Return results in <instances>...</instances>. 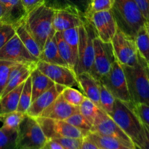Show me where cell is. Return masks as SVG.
Instances as JSON below:
<instances>
[{"label": "cell", "mask_w": 149, "mask_h": 149, "mask_svg": "<svg viewBox=\"0 0 149 149\" xmlns=\"http://www.w3.org/2000/svg\"><path fill=\"white\" fill-rule=\"evenodd\" d=\"M111 11L118 29L132 38L147 22L134 0H114Z\"/></svg>", "instance_id": "obj_1"}, {"label": "cell", "mask_w": 149, "mask_h": 149, "mask_svg": "<svg viewBox=\"0 0 149 149\" xmlns=\"http://www.w3.org/2000/svg\"><path fill=\"white\" fill-rule=\"evenodd\" d=\"M146 61L138 54V62L133 66L123 65L131 104L149 106V78L146 70Z\"/></svg>", "instance_id": "obj_2"}, {"label": "cell", "mask_w": 149, "mask_h": 149, "mask_svg": "<svg viewBox=\"0 0 149 149\" xmlns=\"http://www.w3.org/2000/svg\"><path fill=\"white\" fill-rule=\"evenodd\" d=\"M110 116L132 140L135 146L141 142L143 125L134 111L131 103L115 99L113 112Z\"/></svg>", "instance_id": "obj_3"}, {"label": "cell", "mask_w": 149, "mask_h": 149, "mask_svg": "<svg viewBox=\"0 0 149 149\" xmlns=\"http://www.w3.org/2000/svg\"><path fill=\"white\" fill-rule=\"evenodd\" d=\"M55 10L45 4L39 6L26 15L25 24L29 33L42 50L52 31Z\"/></svg>", "instance_id": "obj_4"}, {"label": "cell", "mask_w": 149, "mask_h": 149, "mask_svg": "<svg viewBox=\"0 0 149 149\" xmlns=\"http://www.w3.org/2000/svg\"><path fill=\"white\" fill-rule=\"evenodd\" d=\"M78 61L76 74L77 76L90 71L94 59V39L97 33L89 20L86 18L82 25L79 27Z\"/></svg>", "instance_id": "obj_5"}, {"label": "cell", "mask_w": 149, "mask_h": 149, "mask_svg": "<svg viewBox=\"0 0 149 149\" xmlns=\"http://www.w3.org/2000/svg\"><path fill=\"white\" fill-rule=\"evenodd\" d=\"M17 149H42L47 142L35 118L26 114L17 130Z\"/></svg>", "instance_id": "obj_6"}, {"label": "cell", "mask_w": 149, "mask_h": 149, "mask_svg": "<svg viewBox=\"0 0 149 149\" xmlns=\"http://www.w3.org/2000/svg\"><path fill=\"white\" fill-rule=\"evenodd\" d=\"M116 60L111 43L102 42L97 36L95 38L94 59L89 73L99 81L110 71Z\"/></svg>", "instance_id": "obj_7"}, {"label": "cell", "mask_w": 149, "mask_h": 149, "mask_svg": "<svg viewBox=\"0 0 149 149\" xmlns=\"http://www.w3.org/2000/svg\"><path fill=\"white\" fill-rule=\"evenodd\" d=\"M114 97L127 103H130L126 77L122 64L115 61L110 71L99 81Z\"/></svg>", "instance_id": "obj_8"}, {"label": "cell", "mask_w": 149, "mask_h": 149, "mask_svg": "<svg viewBox=\"0 0 149 149\" xmlns=\"http://www.w3.org/2000/svg\"><path fill=\"white\" fill-rule=\"evenodd\" d=\"M111 43L116 61L119 63L128 66H133L138 63V52L134 38L117 29Z\"/></svg>", "instance_id": "obj_9"}, {"label": "cell", "mask_w": 149, "mask_h": 149, "mask_svg": "<svg viewBox=\"0 0 149 149\" xmlns=\"http://www.w3.org/2000/svg\"><path fill=\"white\" fill-rule=\"evenodd\" d=\"M0 60L32 66H36L39 61L29 52L16 33L0 49Z\"/></svg>", "instance_id": "obj_10"}, {"label": "cell", "mask_w": 149, "mask_h": 149, "mask_svg": "<svg viewBox=\"0 0 149 149\" xmlns=\"http://www.w3.org/2000/svg\"><path fill=\"white\" fill-rule=\"evenodd\" d=\"M91 132L116 138L130 148L135 149V146L132 140L118 126L113 119L105 113L102 109H100L95 119Z\"/></svg>", "instance_id": "obj_11"}, {"label": "cell", "mask_w": 149, "mask_h": 149, "mask_svg": "<svg viewBox=\"0 0 149 149\" xmlns=\"http://www.w3.org/2000/svg\"><path fill=\"white\" fill-rule=\"evenodd\" d=\"M36 68L55 84L65 87H74V86H77L79 87L77 74L69 67L39 61Z\"/></svg>", "instance_id": "obj_12"}, {"label": "cell", "mask_w": 149, "mask_h": 149, "mask_svg": "<svg viewBox=\"0 0 149 149\" xmlns=\"http://www.w3.org/2000/svg\"><path fill=\"white\" fill-rule=\"evenodd\" d=\"M87 19L92 23L97 37L102 42H111L118 28L111 10L96 12Z\"/></svg>", "instance_id": "obj_13"}, {"label": "cell", "mask_w": 149, "mask_h": 149, "mask_svg": "<svg viewBox=\"0 0 149 149\" xmlns=\"http://www.w3.org/2000/svg\"><path fill=\"white\" fill-rule=\"evenodd\" d=\"M65 87V86L58 84H54L51 88L45 91L32 101L30 107L26 112V114L33 118L40 116L43 111L56 100Z\"/></svg>", "instance_id": "obj_14"}, {"label": "cell", "mask_w": 149, "mask_h": 149, "mask_svg": "<svg viewBox=\"0 0 149 149\" xmlns=\"http://www.w3.org/2000/svg\"><path fill=\"white\" fill-rule=\"evenodd\" d=\"M0 3L3 7V15L0 23L16 28L25 20L27 13L21 0H0Z\"/></svg>", "instance_id": "obj_15"}, {"label": "cell", "mask_w": 149, "mask_h": 149, "mask_svg": "<svg viewBox=\"0 0 149 149\" xmlns=\"http://www.w3.org/2000/svg\"><path fill=\"white\" fill-rule=\"evenodd\" d=\"M79 111V107L68 103L60 95L50 106L43 111L39 116L49 117L56 120H65L71 115Z\"/></svg>", "instance_id": "obj_16"}, {"label": "cell", "mask_w": 149, "mask_h": 149, "mask_svg": "<svg viewBox=\"0 0 149 149\" xmlns=\"http://www.w3.org/2000/svg\"><path fill=\"white\" fill-rule=\"evenodd\" d=\"M47 7L54 10H64L85 17L89 7L87 0H45Z\"/></svg>", "instance_id": "obj_17"}, {"label": "cell", "mask_w": 149, "mask_h": 149, "mask_svg": "<svg viewBox=\"0 0 149 149\" xmlns=\"http://www.w3.org/2000/svg\"><path fill=\"white\" fill-rule=\"evenodd\" d=\"M85 20V17L70 12L55 10L52 28L56 32H62L71 28L79 27Z\"/></svg>", "instance_id": "obj_18"}, {"label": "cell", "mask_w": 149, "mask_h": 149, "mask_svg": "<svg viewBox=\"0 0 149 149\" xmlns=\"http://www.w3.org/2000/svg\"><path fill=\"white\" fill-rule=\"evenodd\" d=\"M79 87L86 97L99 106L100 103V83L89 72H84L77 75Z\"/></svg>", "instance_id": "obj_19"}, {"label": "cell", "mask_w": 149, "mask_h": 149, "mask_svg": "<svg viewBox=\"0 0 149 149\" xmlns=\"http://www.w3.org/2000/svg\"><path fill=\"white\" fill-rule=\"evenodd\" d=\"M36 68V66L32 65H23V64H16L13 67L9 76L8 81L7 83L5 88L3 90L0 97L5 95L11 90H14L20 84L25 82L26 79L31 74L32 71Z\"/></svg>", "instance_id": "obj_20"}, {"label": "cell", "mask_w": 149, "mask_h": 149, "mask_svg": "<svg viewBox=\"0 0 149 149\" xmlns=\"http://www.w3.org/2000/svg\"><path fill=\"white\" fill-rule=\"evenodd\" d=\"M55 32L56 31L53 29L49 36H48L41 52L39 60V61H43L47 63L67 66L65 63L60 55L56 38H55Z\"/></svg>", "instance_id": "obj_21"}, {"label": "cell", "mask_w": 149, "mask_h": 149, "mask_svg": "<svg viewBox=\"0 0 149 149\" xmlns=\"http://www.w3.org/2000/svg\"><path fill=\"white\" fill-rule=\"evenodd\" d=\"M31 78L32 86V101L55 84L37 68L32 71Z\"/></svg>", "instance_id": "obj_22"}, {"label": "cell", "mask_w": 149, "mask_h": 149, "mask_svg": "<svg viewBox=\"0 0 149 149\" xmlns=\"http://www.w3.org/2000/svg\"><path fill=\"white\" fill-rule=\"evenodd\" d=\"M54 133L55 138H83L87 136L90 132L80 130L64 120L54 121Z\"/></svg>", "instance_id": "obj_23"}, {"label": "cell", "mask_w": 149, "mask_h": 149, "mask_svg": "<svg viewBox=\"0 0 149 149\" xmlns=\"http://www.w3.org/2000/svg\"><path fill=\"white\" fill-rule=\"evenodd\" d=\"M23 84L24 83L20 84L5 95L0 97V116L17 111Z\"/></svg>", "instance_id": "obj_24"}, {"label": "cell", "mask_w": 149, "mask_h": 149, "mask_svg": "<svg viewBox=\"0 0 149 149\" xmlns=\"http://www.w3.org/2000/svg\"><path fill=\"white\" fill-rule=\"evenodd\" d=\"M57 45H58V51L61 57L65 63L66 65L71 69L74 70L76 73V68L77 65V57L76 56L71 47L66 43L63 38L61 32H55Z\"/></svg>", "instance_id": "obj_25"}, {"label": "cell", "mask_w": 149, "mask_h": 149, "mask_svg": "<svg viewBox=\"0 0 149 149\" xmlns=\"http://www.w3.org/2000/svg\"><path fill=\"white\" fill-rule=\"evenodd\" d=\"M15 31L16 34L17 35L20 41L23 42L26 49L29 51V52L39 59L42 50L36 42V41L34 40L33 36L31 35V33L28 31L24 20L15 28Z\"/></svg>", "instance_id": "obj_26"}, {"label": "cell", "mask_w": 149, "mask_h": 149, "mask_svg": "<svg viewBox=\"0 0 149 149\" xmlns=\"http://www.w3.org/2000/svg\"><path fill=\"white\" fill-rule=\"evenodd\" d=\"M89 139L95 143L100 148L104 149H132L116 138L105 136L90 132L87 135Z\"/></svg>", "instance_id": "obj_27"}, {"label": "cell", "mask_w": 149, "mask_h": 149, "mask_svg": "<svg viewBox=\"0 0 149 149\" xmlns=\"http://www.w3.org/2000/svg\"><path fill=\"white\" fill-rule=\"evenodd\" d=\"M134 39L138 54L148 62L149 61V33L146 25L138 30Z\"/></svg>", "instance_id": "obj_28"}, {"label": "cell", "mask_w": 149, "mask_h": 149, "mask_svg": "<svg viewBox=\"0 0 149 149\" xmlns=\"http://www.w3.org/2000/svg\"><path fill=\"white\" fill-rule=\"evenodd\" d=\"M32 103V86L31 76L25 81L20 96V100L17 111L26 113Z\"/></svg>", "instance_id": "obj_29"}, {"label": "cell", "mask_w": 149, "mask_h": 149, "mask_svg": "<svg viewBox=\"0 0 149 149\" xmlns=\"http://www.w3.org/2000/svg\"><path fill=\"white\" fill-rule=\"evenodd\" d=\"M26 113L17 111L0 116V122L2 123L1 127L9 130H17L20 122Z\"/></svg>", "instance_id": "obj_30"}, {"label": "cell", "mask_w": 149, "mask_h": 149, "mask_svg": "<svg viewBox=\"0 0 149 149\" xmlns=\"http://www.w3.org/2000/svg\"><path fill=\"white\" fill-rule=\"evenodd\" d=\"M115 97L106 87L100 84V103L99 107L109 116L113 112L115 103Z\"/></svg>", "instance_id": "obj_31"}, {"label": "cell", "mask_w": 149, "mask_h": 149, "mask_svg": "<svg viewBox=\"0 0 149 149\" xmlns=\"http://www.w3.org/2000/svg\"><path fill=\"white\" fill-rule=\"evenodd\" d=\"M17 130L0 127V149H17Z\"/></svg>", "instance_id": "obj_32"}, {"label": "cell", "mask_w": 149, "mask_h": 149, "mask_svg": "<svg viewBox=\"0 0 149 149\" xmlns=\"http://www.w3.org/2000/svg\"><path fill=\"white\" fill-rule=\"evenodd\" d=\"M100 109V107L97 105L93 103L87 97H85L81 105L79 106L80 113L82 114L90 123H92V125L94 122L95 119L97 116Z\"/></svg>", "instance_id": "obj_33"}, {"label": "cell", "mask_w": 149, "mask_h": 149, "mask_svg": "<svg viewBox=\"0 0 149 149\" xmlns=\"http://www.w3.org/2000/svg\"><path fill=\"white\" fill-rule=\"evenodd\" d=\"M61 95L65 101L72 106L77 107L81 105L86 97L82 93L72 87H65Z\"/></svg>", "instance_id": "obj_34"}, {"label": "cell", "mask_w": 149, "mask_h": 149, "mask_svg": "<svg viewBox=\"0 0 149 149\" xmlns=\"http://www.w3.org/2000/svg\"><path fill=\"white\" fill-rule=\"evenodd\" d=\"M63 38L69 45L75 53L78 59V48L79 41V27L71 28L61 32Z\"/></svg>", "instance_id": "obj_35"}, {"label": "cell", "mask_w": 149, "mask_h": 149, "mask_svg": "<svg viewBox=\"0 0 149 149\" xmlns=\"http://www.w3.org/2000/svg\"><path fill=\"white\" fill-rule=\"evenodd\" d=\"M64 121L71 124L73 126L87 132H91L92 127H93L92 123H90L82 114H81L79 111L72 114L70 117Z\"/></svg>", "instance_id": "obj_36"}, {"label": "cell", "mask_w": 149, "mask_h": 149, "mask_svg": "<svg viewBox=\"0 0 149 149\" xmlns=\"http://www.w3.org/2000/svg\"><path fill=\"white\" fill-rule=\"evenodd\" d=\"M16 64L12 61L0 60V96L7 85L11 69Z\"/></svg>", "instance_id": "obj_37"}, {"label": "cell", "mask_w": 149, "mask_h": 149, "mask_svg": "<svg viewBox=\"0 0 149 149\" xmlns=\"http://www.w3.org/2000/svg\"><path fill=\"white\" fill-rule=\"evenodd\" d=\"M114 0H92L89 4L88 10L85 15V18L90 17L96 12L110 10L112 8Z\"/></svg>", "instance_id": "obj_38"}, {"label": "cell", "mask_w": 149, "mask_h": 149, "mask_svg": "<svg viewBox=\"0 0 149 149\" xmlns=\"http://www.w3.org/2000/svg\"><path fill=\"white\" fill-rule=\"evenodd\" d=\"M35 119L37 121L42 132H44L47 140L54 139L55 133H54L53 127L55 119L49 117H45V116H38Z\"/></svg>", "instance_id": "obj_39"}, {"label": "cell", "mask_w": 149, "mask_h": 149, "mask_svg": "<svg viewBox=\"0 0 149 149\" xmlns=\"http://www.w3.org/2000/svg\"><path fill=\"white\" fill-rule=\"evenodd\" d=\"M16 33L15 28L12 25L0 23V49Z\"/></svg>", "instance_id": "obj_40"}, {"label": "cell", "mask_w": 149, "mask_h": 149, "mask_svg": "<svg viewBox=\"0 0 149 149\" xmlns=\"http://www.w3.org/2000/svg\"><path fill=\"white\" fill-rule=\"evenodd\" d=\"M132 109L143 124L149 127V106L145 103L132 104Z\"/></svg>", "instance_id": "obj_41"}, {"label": "cell", "mask_w": 149, "mask_h": 149, "mask_svg": "<svg viewBox=\"0 0 149 149\" xmlns=\"http://www.w3.org/2000/svg\"><path fill=\"white\" fill-rule=\"evenodd\" d=\"M81 139L82 138H57L53 140L58 141L62 145L64 149H80Z\"/></svg>", "instance_id": "obj_42"}, {"label": "cell", "mask_w": 149, "mask_h": 149, "mask_svg": "<svg viewBox=\"0 0 149 149\" xmlns=\"http://www.w3.org/2000/svg\"><path fill=\"white\" fill-rule=\"evenodd\" d=\"M143 125V133L141 142L135 146V149H149V127L145 124Z\"/></svg>", "instance_id": "obj_43"}, {"label": "cell", "mask_w": 149, "mask_h": 149, "mask_svg": "<svg viewBox=\"0 0 149 149\" xmlns=\"http://www.w3.org/2000/svg\"><path fill=\"white\" fill-rule=\"evenodd\" d=\"M27 14L39 6L45 4V0H21Z\"/></svg>", "instance_id": "obj_44"}, {"label": "cell", "mask_w": 149, "mask_h": 149, "mask_svg": "<svg viewBox=\"0 0 149 149\" xmlns=\"http://www.w3.org/2000/svg\"><path fill=\"white\" fill-rule=\"evenodd\" d=\"M142 12L147 22H149V0H134Z\"/></svg>", "instance_id": "obj_45"}, {"label": "cell", "mask_w": 149, "mask_h": 149, "mask_svg": "<svg viewBox=\"0 0 149 149\" xmlns=\"http://www.w3.org/2000/svg\"><path fill=\"white\" fill-rule=\"evenodd\" d=\"M80 149H99V148L93 141L85 136L81 139Z\"/></svg>", "instance_id": "obj_46"}, {"label": "cell", "mask_w": 149, "mask_h": 149, "mask_svg": "<svg viewBox=\"0 0 149 149\" xmlns=\"http://www.w3.org/2000/svg\"><path fill=\"white\" fill-rule=\"evenodd\" d=\"M2 15H3V7L2 6H1V3H0V20H1V17H2Z\"/></svg>", "instance_id": "obj_47"}, {"label": "cell", "mask_w": 149, "mask_h": 149, "mask_svg": "<svg viewBox=\"0 0 149 149\" xmlns=\"http://www.w3.org/2000/svg\"><path fill=\"white\" fill-rule=\"evenodd\" d=\"M146 70L147 74H148V77L149 78V68L148 67V65H147V62H146Z\"/></svg>", "instance_id": "obj_48"}, {"label": "cell", "mask_w": 149, "mask_h": 149, "mask_svg": "<svg viewBox=\"0 0 149 149\" xmlns=\"http://www.w3.org/2000/svg\"><path fill=\"white\" fill-rule=\"evenodd\" d=\"M145 25H146V27L147 30H148V33H149V22H146Z\"/></svg>", "instance_id": "obj_49"}, {"label": "cell", "mask_w": 149, "mask_h": 149, "mask_svg": "<svg viewBox=\"0 0 149 149\" xmlns=\"http://www.w3.org/2000/svg\"><path fill=\"white\" fill-rule=\"evenodd\" d=\"M147 65H148V67L149 68V61L147 62Z\"/></svg>", "instance_id": "obj_50"}, {"label": "cell", "mask_w": 149, "mask_h": 149, "mask_svg": "<svg viewBox=\"0 0 149 149\" xmlns=\"http://www.w3.org/2000/svg\"><path fill=\"white\" fill-rule=\"evenodd\" d=\"M87 1H88V2H89V4H90V3L91 2V1H92V0H87Z\"/></svg>", "instance_id": "obj_51"}, {"label": "cell", "mask_w": 149, "mask_h": 149, "mask_svg": "<svg viewBox=\"0 0 149 149\" xmlns=\"http://www.w3.org/2000/svg\"><path fill=\"white\" fill-rule=\"evenodd\" d=\"M99 149H104V148H99Z\"/></svg>", "instance_id": "obj_52"}, {"label": "cell", "mask_w": 149, "mask_h": 149, "mask_svg": "<svg viewBox=\"0 0 149 149\" xmlns=\"http://www.w3.org/2000/svg\"><path fill=\"white\" fill-rule=\"evenodd\" d=\"M23 149H26V148H23Z\"/></svg>", "instance_id": "obj_53"}]
</instances>
